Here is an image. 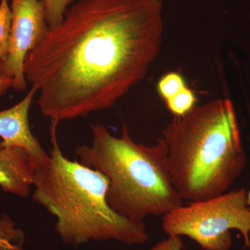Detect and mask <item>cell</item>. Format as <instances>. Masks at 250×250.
Here are the masks:
<instances>
[{
  "label": "cell",
  "mask_w": 250,
  "mask_h": 250,
  "mask_svg": "<svg viewBox=\"0 0 250 250\" xmlns=\"http://www.w3.org/2000/svg\"><path fill=\"white\" fill-rule=\"evenodd\" d=\"M162 0H80L24 62L44 116L59 122L112 107L142 80L164 34Z\"/></svg>",
  "instance_id": "1"
},
{
  "label": "cell",
  "mask_w": 250,
  "mask_h": 250,
  "mask_svg": "<svg viewBox=\"0 0 250 250\" xmlns=\"http://www.w3.org/2000/svg\"><path fill=\"white\" fill-rule=\"evenodd\" d=\"M172 185L184 200L201 201L226 192L246 167L234 106L212 100L164 128Z\"/></svg>",
  "instance_id": "2"
},
{
  "label": "cell",
  "mask_w": 250,
  "mask_h": 250,
  "mask_svg": "<svg viewBox=\"0 0 250 250\" xmlns=\"http://www.w3.org/2000/svg\"><path fill=\"white\" fill-rule=\"evenodd\" d=\"M57 123L52 121L49 162L34 172L33 199L57 218L55 230L61 239L75 248L90 241L146 243L149 235L143 221L125 218L108 204V179L63 155L57 141Z\"/></svg>",
  "instance_id": "3"
},
{
  "label": "cell",
  "mask_w": 250,
  "mask_h": 250,
  "mask_svg": "<svg viewBox=\"0 0 250 250\" xmlns=\"http://www.w3.org/2000/svg\"><path fill=\"white\" fill-rule=\"evenodd\" d=\"M92 141L75 154L83 165L108 179L107 201L125 218L143 221L149 215L166 214L184 205L172 185L168 152L162 138L153 146L137 143L123 126L121 136L101 125H91Z\"/></svg>",
  "instance_id": "4"
},
{
  "label": "cell",
  "mask_w": 250,
  "mask_h": 250,
  "mask_svg": "<svg viewBox=\"0 0 250 250\" xmlns=\"http://www.w3.org/2000/svg\"><path fill=\"white\" fill-rule=\"evenodd\" d=\"M167 236H185L205 250H229L230 231L236 229L250 247V208L243 188L201 201L190 202L167 212L162 218Z\"/></svg>",
  "instance_id": "5"
},
{
  "label": "cell",
  "mask_w": 250,
  "mask_h": 250,
  "mask_svg": "<svg viewBox=\"0 0 250 250\" xmlns=\"http://www.w3.org/2000/svg\"><path fill=\"white\" fill-rule=\"evenodd\" d=\"M11 13L9 48L0 60V75L14 80L13 88H27L24 62L48 33L45 6L42 0H10Z\"/></svg>",
  "instance_id": "6"
},
{
  "label": "cell",
  "mask_w": 250,
  "mask_h": 250,
  "mask_svg": "<svg viewBox=\"0 0 250 250\" xmlns=\"http://www.w3.org/2000/svg\"><path fill=\"white\" fill-rule=\"evenodd\" d=\"M37 89L33 86L22 101L0 111V147H19L29 154L35 170L49 162V155L31 132L29 113Z\"/></svg>",
  "instance_id": "7"
},
{
  "label": "cell",
  "mask_w": 250,
  "mask_h": 250,
  "mask_svg": "<svg viewBox=\"0 0 250 250\" xmlns=\"http://www.w3.org/2000/svg\"><path fill=\"white\" fill-rule=\"evenodd\" d=\"M35 172L27 152L19 147H0V187L16 196L30 193Z\"/></svg>",
  "instance_id": "8"
},
{
  "label": "cell",
  "mask_w": 250,
  "mask_h": 250,
  "mask_svg": "<svg viewBox=\"0 0 250 250\" xmlns=\"http://www.w3.org/2000/svg\"><path fill=\"white\" fill-rule=\"evenodd\" d=\"M24 234L6 215H0V250H24Z\"/></svg>",
  "instance_id": "9"
},
{
  "label": "cell",
  "mask_w": 250,
  "mask_h": 250,
  "mask_svg": "<svg viewBox=\"0 0 250 250\" xmlns=\"http://www.w3.org/2000/svg\"><path fill=\"white\" fill-rule=\"evenodd\" d=\"M197 102L195 92L187 86L165 103L167 109L174 117H182L193 109Z\"/></svg>",
  "instance_id": "10"
},
{
  "label": "cell",
  "mask_w": 250,
  "mask_h": 250,
  "mask_svg": "<svg viewBox=\"0 0 250 250\" xmlns=\"http://www.w3.org/2000/svg\"><path fill=\"white\" fill-rule=\"evenodd\" d=\"M185 80L179 73L168 72L158 82L157 91L164 101L172 98L187 87Z\"/></svg>",
  "instance_id": "11"
},
{
  "label": "cell",
  "mask_w": 250,
  "mask_h": 250,
  "mask_svg": "<svg viewBox=\"0 0 250 250\" xmlns=\"http://www.w3.org/2000/svg\"><path fill=\"white\" fill-rule=\"evenodd\" d=\"M9 0H0V60L4 58L9 48L11 13Z\"/></svg>",
  "instance_id": "12"
},
{
  "label": "cell",
  "mask_w": 250,
  "mask_h": 250,
  "mask_svg": "<svg viewBox=\"0 0 250 250\" xmlns=\"http://www.w3.org/2000/svg\"><path fill=\"white\" fill-rule=\"evenodd\" d=\"M45 6L46 18L49 29L58 26L63 21L68 6L75 0H42Z\"/></svg>",
  "instance_id": "13"
},
{
  "label": "cell",
  "mask_w": 250,
  "mask_h": 250,
  "mask_svg": "<svg viewBox=\"0 0 250 250\" xmlns=\"http://www.w3.org/2000/svg\"><path fill=\"white\" fill-rule=\"evenodd\" d=\"M149 250H185L182 238L179 236H168L154 245Z\"/></svg>",
  "instance_id": "14"
},
{
  "label": "cell",
  "mask_w": 250,
  "mask_h": 250,
  "mask_svg": "<svg viewBox=\"0 0 250 250\" xmlns=\"http://www.w3.org/2000/svg\"><path fill=\"white\" fill-rule=\"evenodd\" d=\"M14 80L0 75V97L4 95L10 88H13Z\"/></svg>",
  "instance_id": "15"
},
{
  "label": "cell",
  "mask_w": 250,
  "mask_h": 250,
  "mask_svg": "<svg viewBox=\"0 0 250 250\" xmlns=\"http://www.w3.org/2000/svg\"><path fill=\"white\" fill-rule=\"evenodd\" d=\"M247 202H248V207L250 208V190L247 192Z\"/></svg>",
  "instance_id": "16"
}]
</instances>
